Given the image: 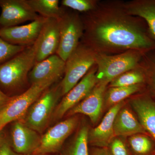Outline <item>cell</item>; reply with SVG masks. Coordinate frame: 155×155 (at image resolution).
<instances>
[{
	"instance_id": "23",
	"label": "cell",
	"mask_w": 155,
	"mask_h": 155,
	"mask_svg": "<svg viewBox=\"0 0 155 155\" xmlns=\"http://www.w3.org/2000/svg\"><path fill=\"white\" fill-rule=\"evenodd\" d=\"M128 143L131 155H153L155 154V142L147 134H137L131 136Z\"/></svg>"
},
{
	"instance_id": "31",
	"label": "cell",
	"mask_w": 155,
	"mask_h": 155,
	"mask_svg": "<svg viewBox=\"0 0 155 155\" xmlns=\"http://www.w3.org/2000/svg\"><path fill=\"white\" fill-rule=\"evenodd\" d=\"M0 155H14L11 148L7 143H3L0 147Z\"/></svg>"
},
{
	"instance_id": "8",
	"label": "cell",
	"mask_w": 155,
	"mask_h": 155,
	"mask_svg": "<svg viewBox=\"0 0 155 155\" xmlns=\"http://www.w3.org/2000/svg\"><path fill=\"white\" fill-rule=\"evenodd\" d=\"M96 71L95 64L81 80L63 97L57 106L52 121H57L63 118L90 93L97 83Z\"/></svg>"
},
{
	"instance_id": "10",
	"label": "cell",
	"mask_w": 155,
	"mask_h": 155,
	"mask_svg": "<svg viewBox=\"0 0 155 155\" xmlns=\"http://www.w3.org/2000/svg\"><path fill=\"white\" fill-rule=\"evenodd\" d=\"M47 19L40 16L26 25L0 28V36L11 45L29 46L37 40Z\"/></svg>"
},
{
	"instance_id": "19",
	"label": "cell",
	"mask_w": 155,
	"mask_h": 155,
	"mask_svg": "<svg viewBox=\"0 0 155 155\" xmlns=\"http://www.w3.org/2000/svg\"><path fill=\"white\" fill-rule=\"evenodd\" d=\"M127 13L146 22L151 36L155 41V0H132L123 2Z\"/></svg>"
},
{
	"instance_id": "28",
	"label": "cell",
	"mask_w": 155,
	"mask_h": 155,
	"mask_svg": "<svg viewBox=\"0 0 155 155\" xmlns=\"http://www.w3.org/2000/svg\"><path fill=\"white\" fill-rule=\"evenodd\" d=\"M107 149L110 155H130L126 145L119 138L115 137Z\"/></svg>"
},
{
	"instance_id": "27",
	"label": "cell",
	"mask_w": 155,
	"mask_h": 155,
	"mask_svg": "<svg viewBox=\"0 0 155 155\" xmlns=\"http://www.w3.org/2000/svg\"><path fill=\"white\" fill-rule=\"evenodd\" d=\"M25 48L11 45L0 36V65L22 51Z\"/></svg>"
},
{
	"instance_id": "4",
	"label": "cell",
	"mask_w": 155,
	"mask_h": 155,
	"mask_svg": "<svg viewBox=\"0 0 155 155\" xmlns=\"http://www.w3.org/2000/svg\"><path fill=\"white\" fill-rule=\"evenodd\" d=\"M62 97L60 82L52 85L34 103L20 120L28 127L38 133H41L51 122Z\"/></svg>"
},
{
	"instance_id": "14",
	"label": "cell",
	"mask_w": 155,
	"mask_h": 155,
	"mask_svg": "<svg viewBox=\"0 0 155 155\" xmlns=\"http://www.w3.org/2000/svg\"><path fill=\"white\" fill-rule=\"evenodd\" d=\"M14 150L20 155L33 154L39 146V133L25 125L20 120L15 121L11 131Z\"/></svg>"
},
{
	"instance_id": "32",
	"label": "cell",
	"mask_w": 155,
	"mask_h": 155,
	"mask_svg": "<svg viewBox=\"0 0 155 155\" xmlns=\"http://www.w3.org/2000/svg\"><path fill=\"white\" fill-rule=\"evenodd\" d=\"M31 155H50L49 154H32Z\"/></svg>"
},
{
	"instance_id": "33",
	"label": "cell",
	"mask_w": 155,
	"mask_h": 155,
	"mask_svg": "<svg viewBox=\"0 0 155 155\" xmlns=\"http://www.w3.org/2000/svg\"><path fill=\"white\" fill-rule=\"evenodd\" d=\"M2 129V127H1V126H0V131H1V130Z\"/></svg>"
},
{
	"instance_id": "1",
	"label": "cell",
	"mask_w": 155,
	"mask_h": 155,
	"mask_svg": "<svg viewBox=\"0 0 155 155\" xmlns=\"http://www.w3.org/2000/svg\"><path fill=\"white\" fill-rule=\"evenodd\" d=\"M81 42L96 54L114 55L130 50H155V41L143 19L128 14L120 1L99 2L94 10L81 15Z\"/></svg>"
},
{
	"instance_id": "6",
	"label": "cell",
	"mask_w": 155,
	"mask_h": 155,
	"mask_svg": "<svg viewBox=\"0 0 155 155\" xmlns=\"http://www.w3.org/2000/svg\"><path fill=\"white\" fill-rule=\"evenodd\" d=\"M58 81L51 79L33 84L21 94L12 97L0 111L1 127L3 128L10 122L22 119L41 94Z\"/></svg>"
},
{
	"instance_id": "20",
	"label": "cell",
	"mask_w": 155,
	"mask_h": 155,
	"mask_svg": "<svg viewBox=\"0 0 155 155\" xmlns=\"http://www.w3.org/2000/svg\"><path fill=\"white\" fill-rule=\"evenodd\" d=\"M146 89L145 84L133 86L107 87L104 95V104L112 107L137 93L144 91Z\"/></svg>"
},
{
	"instance_id": "30",
	"label": "cell",
	"mask_w": 155,
	"mask_h": 155,
	"mask_svg": "<svg viewBox=\"0 0 155 155\" xmlns=\"http://www.w3.org/2000/svg\"><path fill=\"white\" fill-rule=\"evenodd\" d=\"M89 155H110L107 148L94 147L89 151Z\"/></svg>"
},
{
	"instance_id": "16",
	"label": "cell",
	"mask_w": 155,
	"mask_h": 155,
	"mask_svg": "<svg viewBox=\"0 0 155 155\" xmlns=\"http://www.w3.org/2000/svg\"><path fill=\"white\" fill-rule=\"evenodd\" d=\"M66 62L57 54L35 63L28 75L30 85L51 79L59 80L64 75Z\"/></svg>"
},
{
	"instance_id": "22",
	"label": "cell",
	"mask_w": 155,
	"mask_h": 155,
	"mask_svg": "<svg viewBox=\"0 0 155 155\" xmlns=\"http://www.w3.org/2000/svg\"><path fill=\"white\" fill-rule=\"evenodd\" d=\"M35 13L45 18L58 19L63 14L64 8L59 5L58 0H26Z\"/></svg>"
},
{
	"instance_id": "9",
	"label": "cell",
	"mask_w": 155,
	"mask_h": 155,
	"mask_svg": "<svg viewBox=\"0 0 155 155\" xmlns=\"http://www.w3.org/2000/svg\"><path fill=\"white\" fill-rule=\"evenodd\" d=\"M78 124V118L73 116L50 127L41 136L39 146L33 154H49L61 150Z\"/></svg>"
},
{
	"instance_id": "17",
	"label": "cell",
	"mask_w": 155,
	"mask_h": 155,
	"mask_svg": "<svg viewBox=\"0 0 155 155\" xmlns=\"http://www.w3.org/2000/svg\"><path fill=\"white\" fill-rule=\"evenodd\" d=\"M41 39L37 53L35 63L56 54L60 42L58 19H47L41 33Z\"/></svg>"
},
{
	"instance_id": "11",
	"label": "cell",
	"mask_w": 155,
	"mask_h": 155,
	"mask_svg": "<svg viewBox=\"0 0 155 155\" xmlns=\"http://www.w3.org/2000/svg\"><path fill=\"white\" fill-rule=\"evenodd\" d=\"M0 28L17 26L27 21L32 22L40 17L26 0H0Z\"/></svg>"
},
{
	"instance_id": "7",
	"label": "cell",
	"mask_w": 155,
	"mask_h": 155,
	"mask_svg": "<svg viewBox=\"0 0 155 155\" xmlns=\"http://www.w3.org/2000/svg\"><path fill=\"white\" fill-rule=\"evenodd\" d=\"M58 19L60 31V42L57 54L66 62L81 41L84 33V25L81 15L67 11Z\"/></svg>"
},
{
	"instance_id": "34",
	"label": "cell",
	"mask_w": 155,
	"mask_h": 155,
	"mask_svg": "<svg viewBox=\"0 0 155 155\" xmlns=\"http://www.w3.org/2000/svg\"></svg>"
},
{
	"instance_id": "18",
	"label": "cell",
	"mask_w": 155,
	"mask_h": 155,
	"mask_svg": "<svg viewBox=\"0 0 155 155\" xmlns=\"http://www.w3.org/2000/svg\"><path fill=\"white\" fill-rule=\"evenodd\" d=\"M114 130L115 137L131 136L137 134L148 135L133 113L127 108L123 107L115 117Z\"/></svg>"
},
{
	"instance_id": "21",
	"label": "cell",
	"mask_w": 155,
	"mask_h": 155,
	"mask_svg": "<svg viewBox=\"0 0 155 155\" xmlns=\"http://www.w3.org/2000/svg\"><path fill=\"white\" fill-rule=\"evenodd\" d=\"M88 127L83 125L80 127L76 134L69 142L61 155H89L88 149Z\"/></svg>"
},
{
	"instance_id": "3",
	"label": "cell",
	"mask_w": 155,
	"mask_h": 155,
	"mask_svg": "<svg viewBox=\"0 0 155 155\" xmlns=\"http://www.w3.org/2000/svg\"><path fill=\"white\" fill-rule=\"evenodd\" d=\"M144 54L136 50L114 55L96 54L97 83L102 82L109 84L121 74L138 68Z\"/></svg>"
},
{
	"instance_id": "2",
	"label": "cell",
	"mask_w": 155,
	"mask_h": 155,
	"mask_svg": "<svg viewBox=\"0 0 155 155\" xmlns=\"http://www.w3.org/2000/svg\"><path fill=\"white\" fill-rule=\"evenodd\" d=\"M41 39L40 34L34 44L0 65V85L3 88L18 90L29 82L28 75L35 64Z\"/></svg>"
},
{
	"instance_id": "15",
	"label": "cell",
	"mask_w": 155,
	"mask_h": 155,
	"mask_svg": "<svg viewBox=\"0 0 155 155\" xmlns=\"http://www.w3.org/2000/svg\"><path fill=\"white\" fill-rule=\"evenodd\" d=\"M124 101L110 108L97 127L89 130L88 144L94 147L107 148L115 137L114 124L115 117L120 109L124 107Z\"/></svg>"
},
{
	"instance_id": "5",
	"label": "cell",
	"mask_w": 155,
	"mask_h": 155,
	"mask_svg": "<svg viewBox=\"0 0 155 155\" xmlns=\"http://www.w3.org/2000/svg\"><path fill=\"white\" fill-rule=\"evenodd\" d=\"M96 53L81 42L66 61L65 72L60 82L62 96L77 84L95 64Z\"/></svg>"
},
{
	"instance_id": "13",
	"label": "cell",
	"mask_w": 155,
	"mask_h": 155,
	"mask_svg": "<svg viewBox=\"0 0 155 155\" xmlns=\"http://www.w3.org/2000/svg\"><path fill=\"white\" fill-rule=\"evenodd\" d=\"M108 86L107 83H97L90 93L67 113V116L83 114L88 116L93 123H96L102 112L104 95Z\"/></svg>"
},
{
	"instance_id": "26",
	"label": "cell",
	"mask_w": 155,
	"mask_h": 155,
	"mask_svg": "<svg viewBox=\"0 0 155 155\" xmlns=\"http://www.w3.org/2000/svg\"><path fill=\"white\" fill-rule=\"evenodd\" d=\"M99 2L97 0H63L61 3L63 7L86 13L94 10Z\"/></svg>"
},
{
	"instance_id": "24",
	"label": "cell",
	"mask_w": 155,
	"mask_h": 155,
	"mask_svg": "<svg viewBox=\"0 0 155 155\" xmlns=\"http://www.w3.org/2000/svg\"><path fill=\"white\" fill-rule=\"evenodd\" d=\"M140 67L145 76L147 90L155 100V50L145 53Z\"/></svg>"
},
{
	"instance_id": "12",
	"label": "cell",
	"mask_w": 155,
	"mask_h": 155,
	"mask_svg": "<svg viewBox=\"0 0 155 155\" xmlns=\"http://www.w3.org/2000/svg\"><path fill=\"white\" fill-rule=\"evenodd\" d=\"M129 104L146 132L155 142V100L147 89L132 97Z\"/></svg>"
},
{
	"instance_id": "25",
	"label": "cell",
	"mask_w": 155,
	"mask_h": 155,
	"mask_svg": "<svg viewBox=\"0 0 155 155\" xmlns=\"http://www.w3.org/2000/svg\"><path fill=\"white\" fill-rule=\"evenodd\" d=\"M139 84H145V76L140 67L119 75L112 81L108 87H127Z\"/></svg>"
},
{
	"instance_id": "29",
	"label": "cell",
	"mask_w": 155,
	"mask_h": 155,
	"mask_svg": "<svg viewBox=\"0 0 155 155\" xmlns=\"http://www.w3.org/2000/svg\"><path fill=\"white\" fill-rule=\"evenodd\" d=\"M12 97L6 94L0 89V111L5 107Z\"/></svg>"
}]
</instances>
